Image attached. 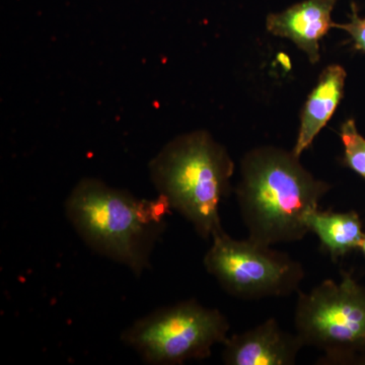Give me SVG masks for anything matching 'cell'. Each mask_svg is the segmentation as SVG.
<instances>
[{
  "label": "cell",
  "mask_w": 365,
  "mask_h": 365,
  "mask_svg": "<svg viewBox=\"0 0 365 365\" xmlns=\"http://www.w3.org/2000/svg\"><path fill=\"white\" fill-rule=\"evenodd\" d=\"M235 187L240 215L250 239L274 246L302 241L309 230L307 216L330 192L292 151L260 146L248 151Z\"/></svg>",
  "instance_id": "1"
},
{
  "label": "cell",
  "mask_w": 365,
  "mask_h": 365,
  "mask_svg": "<svg viewBox=\"0 0 365 365\" xmlns=\"http://www.w3.org/2000/svg\"><path fill=\"white\" fill-rule=\"evenodd\" d=\"M170 211L162 195L153 200L136 198L91 178L79 181L66 202L67 218L83 241L136 276L150 267Z\"/></svg>",
  "instance_id": "2"
},
{
  "label": "cell",
  "mask_w": 365,
  "mask_h": 365,
  "mask_svg": "<svg viewBox=\"0 0 365 365\" xmlns=\"http://www.w3.org/2000/svg\"><path fill=\"white\" fill-rule=\"evenodd\" d=\"M150 173L160 195L199 237L207 241L225 230L220 208L232 189L235 163L208 132H189L170 140L151 160Z\"/></svg>",
  "instance_id": "3"
},
{
  "label": "cell",
  "mask_w": 365,
  "mask_h": 365,
  "mask_svg": "<svg viewBox=\"0 0 365 365\" xmlns=\"http://www.w3.org/2000/svg\"><path fill=\"white\" fill-rule=\"evenodd\" d=\"M295 334L304 346L324 353L323 365L365 364V287L352 273L299 292Z\"/></svg>",
  "instance_id": "4"
},
{
  "label": "cell",
  "mask_w": 365,
  "mask_h": 365,
  "mask_svg": "<svg viewBox=\"0 0 365 365\" xmlns=\"http://www.w3.org/2000/svg\"><path fill=\"white\" fill-rule=\"evenodd\" d=\"M230 329L220 309L188 299L136 319L121 340L146 364L179 365L210 357L212 348L227 341Z\"/></svg>",
  "instance_id": "5"
},
{
  "label": "cell",
  "mask_w": 365,
  "mask_h": 365,
  "mask_svg": "<svg viewBox=\"0 0 365 365\" xmlns=\"http://www.w3.org/2000/svg\"><path fill=\"white\" fill-rule=\"evenodd\" d=\"M254 240H237L225 230L215 235L203 265L220 287L235 299L287 297L299 292L304 266L284 252Z\"/></svg>",
  "instance_id": "6"
},
{
  "label": "cell",
  "mask_w": 365,
  "mask_h": 365,
  "mask_svg": "<svg viewBox=\"0 0 365 365\" xmlns=\"http://www.w3.org/2000/svg\"><path fill=\"white\" fill-rule=\"evenodd\" d=\"M222 345L227 365H294L304 347L299 336L283 330L275 318L234 334Z\"/></svg>",
  "instance_id": "7"
},
{
  "label": "cell",
  "mask_w": 365,
  "mask_h": 365,
  "mask_svg": "<svg viewBox=\"0 0 365 365\" xmlns=\"http://www.w3.org/2000/svg\"><path fill=\"white\" fill-rule=\"evenodd\" d=\"M337 0H304L266 19L268 32L287 38L306 53L312 63L319 57V42L334 28L332 13Z\"/></svg>",
  "instance_id": "8"
},
{
  "label": "cell",
  "mask_w": 365,
  "mask_h": 365,
  "mask_svg": "<svg viewBox=\"0 0 365 365\" xmlns=\"http://www.w3.org/2000/svg\"><path fill=\"white\" fill-rule=\"evenodd\" d=\"M346 78L345 69L338 64L327 66L322 72L300 114L299 135L292 148L297 157L312 145L330 121L344 95Z\"/></svg>",
  "instance_id": "9"
},
{
  "label": "cell",
  "mask_w": 365,
  "mask_h": 365,
  "mask_svg": "<svg viewBox=\"0 0 365 365\" xmlns=\"http://www.w3.org/2000/svg\"><path fill=\"white\" fill-rule=\"evenodd\" d=\"M307 225L335 262L359 250L365 232L360 216L354 210L334 212L314 209L307 216Z\"/></svg>",
  "instance_id": "10"
},
{
  "label": "cell",
  "mask_w": 365,
  "mask_h": 365,
  "mask_svg": "<svg viewBox=\"0 0 365 365\" xmlns=\"http://www.w3.org/2000/svg\"><path fill=\"white\" fill-rule=\"evenodd\" d=\"M339 135L344 148L343 163L365 180V137L359 133L354 119L350 118L343 122Z\"/></svg>",
  "instance_id": "11"
},
{
  "label": "cell",
  "mask_w": 365,
  "mask_h": 365,
  "mask_svg": "<svg viewBox=\"0 0 365 365\" xmlns=\"http://www.w3.org/2000/svg\"><path fill=\"white\" fill-rule=\"evenodd\" d=\"M349 19L348 23L335 24L334 28L341 29L349 34L354 49L365 53V16H360L359 6L355 2L351 4Z\"/></svg>",
  "instance_id": "12"
},
{
  "label": "cell",
  "mask_w": 365,
  "mask_h": 365,
  "mask_svg": "<svg viewBox=\"0 0 365 365\" xmlns=\"http://www.w3.org/2000/svg\"><path fill=\"white\" fill-rule=\"evenodd\" d=\"M360 251L362 252V254L364 255V257H365V232H364V239H362V242H361V245H360Z\"/></svg>",
  "instance_id": "13"
}]
</instances>
